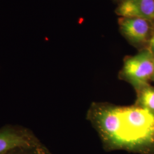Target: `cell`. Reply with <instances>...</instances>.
<instances>
[{
	"mask_svg": "<svg viewBox=\"0 0 154 154\" xmlns=\"http://www.w3.org/2000/svg\"><path fill=\"white\" fill-rule=\"evenodd\" d=\"M92 114L106 149L154 152V116L148 110L136 105L100 106Z\"/></svg>",
	"mask_w": 154,
	"mask_h": 154,
	"instance_id": "6da1fadb",
	"label": "cell"
},
{
	"mask_svg": "<svg viewBox=\"0 0 154 154\" xmlns=\"http://www.w3.org/2000/svg\"><path fill=\"white\" fill-rule=\"evenodd\" d=\"M154 74V55L147 48L125 60L122 78L131 83L137 91L149 85Z\"/></svg>",
	"mask_w": 154,
	"mask_h": 154,
	"instance_id": "7a4b0ae2",
	"label": "cell"
},
{
	"mask_svg": "<svg viewBox=\"0 0 154 154\" xmlns=\"http://www.w3.org/2000/svg\"><path fill=\"white\" fill-rule=\"evenodd\" d=\"M118 23L119 32L130 44L140 50L147 48L154 22L138 17H119Z\"/></svg>",
	"mask_w": 154,
	"mask_h": 154,
	"instance_id": "3957f363",
	"label": "cell"
},
{
	"mask_svg": "<svg viewBox=\"0 0 154 154\" xmlns=\"http://www.w3.org/2000/svg\"><path fill=\"white\" fill-rule=\"evenodd\" d=\"M41 143L33 132L17 125H6L0 128V154L13 149L38 145Z\"/></svg>",
	"mask_w": 154,
	"mask_h": 154,
	"instance_id": "277c9868",
	"label": "cell"
},
{
	"mask_svg": "<svg viewBox=\"0 0 154 154\" xmlns=\"http://www.w3.org/2000/svg\"><path fill=\"white\" fill-rule=\"evenodd\" d=\"M115 12L119 17H138L154 23V0H123Z\"/></svg>",
	"mask_w": 154,
	"mask_h": 154,
	"instance_id": "5b68a950",
	"label": "cell"
},
{
	"mask_svg": "<svg viewBox=\"0 0 154 154\" xmlns=\"http://www.w3.org/2000/svg\"><path fill=\"white\" fill-rule=\"evenodd\" d=\"M136 105L148 110L154 116V87L149 85L137 91Z\"/></svg>",
	"mask_w": 154,
	"mask_h": 154,
	"instance_id": "8992f818",
	"label": "cell"
},
{
	"mask_svg": "<svg viewBox=\"0 0 154 154\" xmlns=\"http://www.w3.org/2000/svg\"><path fill=\"white\" fill-rule=\"evenodd\" d=\"M5 154H52L42 143L13 149Z\"/></svg>",
	"mask_w": 154,
	"mask_h": 154,
	"instance_id": "52a82bcc",
	"label": "cell"
},
{
	"mask_svg": "<svg viewBox=\"0 0 154 154\" xmlns=\"http://www.w3.org/2000/svg\"><path fill=\"white\" fill-rule=\"evenodd\" d=\"M147 49L149 50V51L154 55V30L151 35V37L149 39Z\"/></svg>",
	"mask_w": 154,
	"mask_h": 154,
	"instance_id": "ba28073f",
	"label": "cell"
},
{
	"mask_svg": "<svg viewBox=\"0 0 154 154\" xmlns=\"http://www.w3.org/2000/svg\"><path fill=\"white\" fill-rule=\"evenodd\" d=\"M114 2H116V4H117V5L118 4H119L121 2H122L123 0H112Z\"/></svg>",
	"mask_w": 154,
	"mask_h": 154,
	"instance_id": "9c48e42d",
	"label": "cell"
},
{
	"mask_svg": "<svg viewBox=\"0 0 154 154\" xmlns=\"http://www.w3.org/2000/svg\"><path fill=\"white\" fill-rule=\"evenodd\" d=\"M152 81H154V75H153V77H152Z\"/></svg>",
	"mask_w": 154,
	"mask_h": 154,
	"instance_id": "30bf717a",
	"label": "cell"
}]
</instances>
